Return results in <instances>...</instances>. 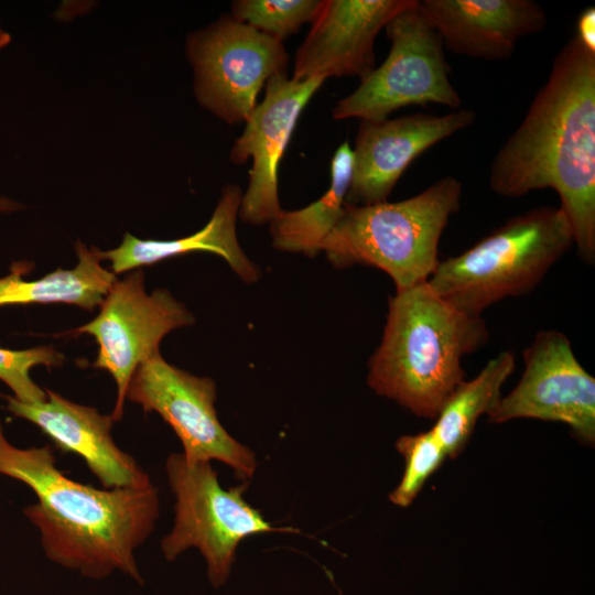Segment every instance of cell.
<instances>
[{
  "instance_id": "obj_7",
  "label": "cell",
  "mask_w": 595,
  "mask_h": 595,
  "mask_svg": "<svg viewBox=\"0 0 595 595\" xmlns=\"http://www.w3.org/2000/svg\"><path fill=\"white\" fill-rule=\"evenodd\" d=\"M385 31L391 43L387 58L336 104L333 118L376 121L402 107L428 104L459 109L444 44L418 2L392 18Z\"/></svg>"
},
{
  "instance_id": "obj_23",
  "label": "cell",
  "mask_w": 595,
  "mask_h": 595,
  "mask_svg": "<svg viewBox=\"0 0 595 595\" xmlns=\"http://www.w3.org/2000/svg\"><path fill=\"white\" fill-rule=\"evenodd\" d=\"M64 355L52 346H39L29 349L13 350L0 347V380L20 401L34 403L46 399L45 389L31 378L33 367L42 365L47 368L60 367Z\"/></svg>"
},
{
  "instance_id": "obj_12",
  "label": "cell",
  "mask_w": 595,
  "mask_h": 595,
  "mask_svg": "<svg viewBox=\"0 0 595 595\" xmlns=\"http://www.w3.org/2000/svg\"><path fill=\"white\" fill-rule=\"evenodd\" d=\"M325 80L323 77L298 80L277 74L267 82L263 100L245 122V130L229 155L234 164L252 160L248 188L239 207L242 221L255 226L269 224L282 209L278 195L279 165L302 110Z\"/></svg>"
},
{
  "instance_id": "obj_1",
  "label": "cell",
  "mask_w": 595,
  "mask_h": 595,
  "mask_svg": "<svg viewBox=\"0 0 595 595\" xmlns=\"http://www.w3.org/2000/svg\"><path fill=\"white\" fill-rule=\"evenodd\" d=\"M489 186L508 198L555 191L580 259L595 263V52L576 36L558 52L523 120L496 153Z\"/></svg>"
},
{
  "instance_id": "obj_20",
  "label": "cell",
  "mask_w": 595,
  "mask_h": 595,
  "mask_svg": "<svg viewBox=\"0 0 595 595\" xmlns=\"http://www.w3.org/2000/svg\"><path fill=\"white\" fill-rule=\"evenodd\" d=\"M515 367V354L500 351L475 378L463 380L455 388L432 428L447 456L454 458L465 448L479 416L489 414L497 405L501 387Z\"/></svg>"
},
{
  "instance_id": "obj_9",
  "label": "cell",
  "mask_w": 595,
  "mask_h": 595,
  "mask_svg": "<svg viewBox=\"0 0 595 595\" xmlns=\"http://www.w3.org/2000/svg\"><path fill=\"white\" fill-rule=\"evenodd\" d=\"M126 399L147 413L156 412L173 429L187 462H223L242 483L253 476L255 453L234 439L217 418L213 379L182 370L158 353L138 366Z\"/></svg>"
},
{
  "instance_id": "obj_10",
  "label": "cell",
  "mask_w": 595,
  "mask_h": 595,
  "mask_svg": "<svg viewBox=\"0 0 595 595\" xmlns=\"http://www.w3.org/2000/svg\"><path fill=\"white\" fill-rule=\"evenodd\" d=\"M99 306L98 315L73 333L96 339L98 353L93 367L108 371L116 382L117 399L110 416L118 422L138 366L160 353L166 334L193 324L194 316L165 289L148 294L141 268L117 280Z\"/></svg>"
},
{
  "instance_id": "obj_18",
  "label": "cell",
  "mask_w": 595,
  "mask_h": 595,
  "mask_svg": "<svg viewBox=\"0 0 595 595\" xmlns=\"http://www.w3.org/2000/svg\"><path fill=\"white\" fill-rule=\"evenodd\" d=\"M99 251L78 241L76 267L60 268L36 280L24 279L32 271L30 262L12 263L10 273L0 278V306L66 303L93 311L118 280L101 266Z\"/></svg>"
},
{
  "instance_id": "obj_19",
  "label": "cell",
  "mask_w": 595,
  "mask_h": 595,
  "mask_svg": "<svg viewBox=\"0 0 595 595\" xmlns=\"http://www.w3.org/2000/svg\"><path fill=\"white\" fill-rule=\"evenodd\" d=\"M354 154L348 140L338 145L331 160V182L315 202L295 210L281 209L269 223L274 248L315 257L338 223L351 182Z\"/></svg>"
},
{
  "instance_id": "obj_17",
  "label": "cell",
  "mask_w": 595,
  "mask_h": 595,
  "mask_svg": "<svg viewBox=\"0 0 595 595\" xmlns=\"http://www.w3.org/2000/svg\"><path fill=\"white\" fill-rule=\"evenodd\" d=\"M241 196L238 185H227L223 190L210 219L201 230L172 240H142L131 234H126L119 247L99 251L100 258L109 260L111 271L118 274L172 257L205 251L225 259L245 282H255L259 278V269L247 257L237 237L236 223Z\"/></svg>"
},
{
  "instance_id": "obj_2",
  "label": "cell",
  "mask_w": 595,
  "mask_h": 595,
  "mask_svg": "<svg viewBox=\"0 0 595 595\" xmlns=\"http://www.w3.org/2000/svg\"><path fill=\"white\" fill-rule=\"evenodd\" d=\"M0 475L29 486L37 501L23 509L52 562L102 580L120 572L143 584L136 551L155 529L159 493L141 487L99 489L72 480L48 445H12L0 423Z\"/></svg>"
},
{
  "instance_id": "obj_13",
  "label": "cell",
  "mask_w": 595,
  "mask_h": 595,
  "mask_svg": "<svg viewBox=\"0 0 595 595\" xmlns=\"http://www.w3.org/2000/svg\"><path fill=\"white\" fill-rule=\"evenodd\" d=\"M472 109L445 115L413 113L394 119L363 120L353 148L354 163L346 202H386L407 167L424 151L469 127Z\"/></svg>"
},
{
  "instance_id": "obj_16",
  "label": "cell",
  "mask_w": 595,
  "mask_h": 595,
  "mask_svg": "<svg viewBox=\"0 0 595 595\" xmlns=\"http://www.w3.org/2000/svg\"><path fill=\"white\" fill-rule=\"evenodd\" d=\"M418 8L454 54L509 58L518 41L543 31L544 9L532 0H419Z\"/></svg>"
},
{
  "instance_id": "obj_6",
  "label": "cell",
  "mask_w": 595,
  "mask_h": 595,
  "mask_svg": "<svg viewBox=\"0 0 595 595\" xmlns=\"http://www.w3.org/2000/svg\"><path fill=\"white\" fill-rule=\"evenodd\" d=\"M165 470L175 497V517L172 530L161 540L162 553L174 561L187 549H198L215 588L227 581L242 540L267 532H299L272 526L248 504L244 498L248 483L224 489L208 461L191 463L182 453H173Z\"/></svg>"
},
{
  "instance_id": "obj_22",
  "label": "cell",
  "mask_w": 595,
  "mask_h": 595,
  "mask_svg": "<svg viewBox=\"0 0 595 595\" xmlns=\"http://www.w3.org/2000/svg\"><path fill=\"white\" fill-rule=\"evenodd\" d=\"M396 448L404 458V472L389 499L404 508L414 501L428 478L441 467L447 455L432 429L399 437Z\"/></svg>"
},
{
  "instance_id": "obj_3",
  "label": "cell",
  "mask_w": 595,
  "mask_h": 595,
  "mask_svg": "<svg viewBox=\"0 0 595 595\" xmlns=\"http://www.w3.org/2000/svg\"><path fill=\"white\" fill-rule=\"evenodd\" d=\"M489 339L486 321L466 314L421 282L389 298L383 336L367 381L379 396L435 420L464 380L462 359Z\"/></svg>"
},
{
  "instance_id": "obj_26",
  "label": "cell",
  "mask_w": 595,
  "mask_h": 595,
  "mask_svg": "<svg viewBox=\"0 0 595 595\" xmlns=\"http://www.w3.org/2000/svg\"><path fill=\"white\" fill-rule=\"evenodd\" d=\"M10 42V35L0 28V48Z\"/></svg>"
},
{
  "instance_id": "obj_5",
  "label": "cell",
  "mask_w": 595,
  "mask_h": 595,
  "mask_svg": "<svg viewBox=\"0 0 595 595\" xmlns=\"http://www.w3.org/2000/svg\"><path fill=\"white\" fill-rule=\"evenodd\" d=\"M572 246V228L562 209L534 207L440 261L428 282L459 311L482 316L506 298L531 292Z\"/></svg>"
},
{
  "instance_id": "obj_8",
  "label": "cell",
  "mask_w": 595,
  "mask_h": 595,
  "mask_svg": "<svg viewBox=\"0 0 595 595\" xmlns=\"http://www.w3.org/2000/svg\"><path fill=\"white\" fill-rule=\"evenodd\" d=\"M187 52L198 102L230 125L247 121L263 85L286 74L289 62L282 42L231 17L192 34Z\"/></svg>"
},
{
  "instance_id": "obj_11",
  "label": "cell",
  "mask_w": 595,
  "mask_h": 595,
  "mask_svg": "<svg viewBox=\"0 0 595 595\" xmlns=\"http://www.w3.org/2000/svg\"><path fill=\"white\" fill-rule=\"evenodd\" d=\"M518 385L488 414L490 423L519 418L561 422L582 444L595 443V378L577 360L567 336L539 331L523 353Z\"/></svg>"
},
{
  "instance_id": "obj_4",
  "label": "cell",
  "mask_w": 595,
  "mask_h": 595,
  "mask_svg": "<svg viewBox=\"0 0 595 595\" xmlns=\"http://www.w3.org/2000/svg\"><path fill=\"white\" fill-rule=\"evenodd\" d=\"M462 194V182L448 175L399 202H345L322 252L337 269L364 264L382 270L396 291L425 282L441 261L440 239L461 208Z\"/></svg>"
},
{
  "instance_id": "obj_25",
  "label": "cell",
  "mask_w": 595,
  "mask_h": 595,
  "mask_svg": "<svg viewBox=\"0 0 595 595\" xmlns=\"http://www.w3.org/2000/svg\"><path fill=\"white\" fill-rule=\"evenodd\" d=\"M21 208V205L9 199V198H3V197H0V213H7V212H12V210H17V209H20Z\"/></svg>"
},
{
  "instance_id": "obj_24",
  "label": "cell",
  "mask_w": 595,
  "mask_h": 595,
  "mask_svg": "<svg viewBox=\"0 0 595 595\" xmlns=\"http://www.w3.org/2000/svg\"><path fill=\"white\" fill-rule=\"evenodd\" d=\"M577 40L589 51L595 52V9L586 8L581 12L576 23Z\"/></svg>"
},
{
  "instance_id": "obj_21",
  "label": "cell",
  "mask_w": 595,
  "mask_h": 595,
  "mask_svg": "<svg viewBox=\"0 0 595 595\" xmlns=\"http://www.w3.org/2000/svg\"><path fill=\"white\" fill-rule=\"evenodd\" d=\"M321 0H237L230 17L280 42L313 20Z\"/></svg>"
},
{
  "instance_id": "obj_15",
  "label": "cell",
  "mask_w": 595,
  "mask_h": 595,
  "mask_svg": "<svg viewBox=\"0 0 595 595\" xmlns=\"http://www.w3.org/2000/svg\"><path fill=\"white\" fill-rule=\"evenodd\" d=\"M46 399L29 403L4 396L7 410L35 424L62 452L80 456L104 488L141 487L150 477L111 435L112 419L97 409L69 401L50 389Z\"/></svg>"
},
{
  "instance_id": "obj_14",
  "label": "cell",
  "mask_w": 595,
  "mask_h": 595,
  "mask_svg": "<svg viewBox=\"0 0 595 595\" xmlns=\"http://www.w3.org/2000/svg\"><path fill=\"white\" fill-rule=\"evenodd\" d=\"M418 0H321L294 57L292 78L358 77L376 67L375 40Z\"/></svg>"
}]
</instances>
